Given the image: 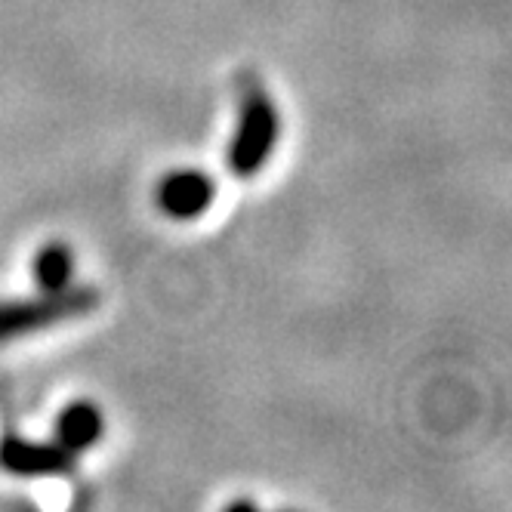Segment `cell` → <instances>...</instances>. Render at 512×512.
I'll use <instances>...</instances> for the list:
<instances>
[{
	"label": "cell",
	"instance_id": "6da1fadb",
	"mask_svg": "<svg viewBox=\"0 0 512 512\" xmlns=\"http://www.w3.org/2000/svg\"><path fill=\"white\" fill-rule=\"evenodd\" d=\"M281 142V112L272 93L256 81L244 78L238 93L235 130L226 149V167L235 179H256L278 152Z\"/></svg>",
	"mask_w": 512,
	"mask_h": 512
},
{
	"label": "cell",
	"instance_id": "7a4b0ae2",
	"mask_svg": "<svg viewBox=\"0 0 512 512\" xmlns=\"http://www.w3.org/2000/svg\"><path fill=\"white\" fill-rule=\"evenodd\" d=\"M102 306V290L96 284H71L59 294L0 300V346L19 337L53 331L59 324L81 321Z\"/></svg>",
	"mask_w": 512,
	"mask_h": 512
},
{
	"label": "cell",
	"instance_id": "3957f363",
	"mask_svg": "<svg viewBox=\"0 0 512 512\" xmlns=\"http://www.w3.org/2000/svg\"><path fill=\"white\" fill-rule=\"evenodd\" d=\"M78 466L56 438H28L19 432L0 435V472L13 479H65Z\"/></svg>",
	"mask_w": 512,
	"mask_h": 512
},
{
	"label": "cell",
	"instance_id": "277c9868",
	"mask_svg": "<svg viewBox=\"0 0 512 512\" xmlns=\"http://www.w3.org/2000/svg\"><path fill=\"white\" fill-rule=\"evenodd\" d=\"M213 201H216V182L204 170L182 167L158 179L155 204L173 223H195V219H201L213 207Z\"/></svg>",
	"mask_w": 512,
	"mask_h": 512
},
{
	"label": "cell",
	"instance_id": "5b68a950",
	"mask_svg": "<svg viewBox=\"0 0 512 512\" xmlns=\"http://www.w3.org/2000/svg\"><path fill=\"white\" fill-rule=\"evenodd\" d=\"M53 438L68 451V454H87L105 438V414L96 401L90 398H75L62 405L53 423Z\"/></svg>",
	"mask_w": 512,
	"mask_h": 512
},
{
	"label": "cell",
	"instance_id": "8992f818",
	"mask_svg": "<svg viewBox=\"0 0 512 512\" xmlns=\"http://www.w3.org/2000/svg\"><path fill=\"white\" fill-rule=\"evenodd\" d=\"M75 250L65 241H47L31 256V281L41 294H59V290L75 284Z\"/></svg>",
	"mask_w": 512,
	"mask_h": 512
},
{
	"label": "cell",
	"instance_id": "52a82bcc",
	"mask_svg": "<svg viewBox=\"0 0 512 512\" xmlns=\"http://www.w3.org/2000/svg\"><path fill=\"white\" fill-rule=\"evenodd\" d=\"M229 509H256V503L253 500H232Z\"/></svg>",
	"mask_w": 512,
	"mask_h": 512
}]
</instances>
